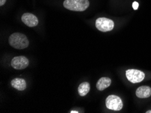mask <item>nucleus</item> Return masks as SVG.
<instances>
[{
    "label": "nucleus",
    "instance_id": "1",
    "mask_svg": "<svg viewBox=\"0 0 151 113\" xmlns=\"http://www.w3.org/2000/svg\"><path fill=\"white\" fill-rule=\"evenodd\" d=\"M9 43L15 49L23 50L28 47L29 41L25 35L20 33H14L9 37Z\"/></svg>",
    "mask_w": 151,
    "mask_h": 113
},
{
    "label": "nucleus",
    "instance_id": "2",
    "mask_svg": "<svg viewBox=\"0 0 151 113\" xmlns=\"http://www.w3.org/2000/svg\"><path fill=\"white\" fill-rule=\"evenodd\" d=\"M63 6L66 9L75 12H83L90 6L88 0H65Z\"/></svg>",
    "mask_w": 151,
    "mask_h": 113
},
{
    "label": "nucleus",
    "instance_id": "3",
    "mask_svg": "<svg viewBox=\"0 0 151 113\" xmlns=\"http://www.w3.org/2000/svg\"><path fill=\"white\" fill-rule=\"evenodd\" d=\"M96 27L102 32L111 31L114 29L115 23L113 20L107 18H98L96 20Z\"/></svg>",
    "mask_w": 151,
    "mask_h": 113
},
{
    "label": "nucleus",
    "instance_id": "4",
    "mask_svg": "<svg viewBox=\"0 0 151 113\" xmlns=\"http://www.w3.org/2000/svg\"><path fill=\"white\" fill-rule=\"evenodd\" d=\"M106 106L110 110L119 111L123 108V102L119 97L115 95H111L106 99Z\"/></svg>",
    "mask_w": 151,
    "mask_h": 113
},
{
    "label": "nucleus",
    "instance_id": "5",
    "mask_svg": "<svg viewBox=\"0 0 151 113\" xmlns=\"http://www.w3.org/2000/svg\"><path fill=\"white\" fill-rule=\"evenodd\" d=\"M127 79L132 83H137L142 81L145 77V74L142 71L137 69H129L125 72Z\"/></svg>",
    "mask_w": 151,
    "mask_h": 113
},
{
    "label": "nucleus",
    "instance_id": "6",
    "mask_svg": "<svg viewBox=\"0 0 151 113\" xmlns=\"http://www.w3.org/2000/svg\"><path fill=\"white\" fill-rule=\"evenodd\" d=\"M29 62L27 58L23 56H20L13 58L11 61V66L17 70H21V69L26 68L29 66Z\"/></svg>",
    "mask_w": 151,
    "mask_h": 113
},
{
    "label": "nucleus",
    "instance_id": "7",
    "mask_svg": "<svg viewBox=\"0 0 151 113\" xmlns=\"http://www.w3.org/2000/svg\"><path fill=\"white\" fill-rule=\"evenodd\" d=\"M21 20L24 24L29 27H36L39 23L37 18L31 13H24L22 16Z\"/></svg>",
    "mask_w": 151,
    "mask_h": 113
},
{
    "label": "nucleus",
    "instance_id": "8",
    "mask_svg": "<svg viewBox=\"0 0 151 113\" xmlns=\"http://www.w3.org/2000/svg\"><path fill=\"white\" fill-rule=\"evenodd\" d=\"M136 96L139 98H147L151 96V88L148 86H140L136 91Z\"/></svg>",
    "mask_w": 151,
    "mask_h": 113
},
{
    "label": "nucleus",
    "instance_id": "9",
    "mask_svg": "<svg viewBox=\"0 0 151 113\" xmlns=\"http://www.w3.org/2000/svg\"><path fill=\"white\" fill-rule=\"evenodd\" d=\"M11 85L14 88L17 89L18 91H23L27 87V83L25 80L23 79H20V78H17V79L12 80Z\"/></svg>",
    "mask_w": 151,
    "mask_h": 113
},
{
    "label": "nucleus",
    "instance_id": "10",
    "mask_svg": "<svg viewBox=\"0 0 151 113\" xmlns=\"http://www.w3.org/2000/svg\"><path fill=\"white\" fill-rule=\"evenodd\" d=\"M111 84V79L109 77H102L98 80L96 83V88L98 90L103 91Z\"/></svg>",
    "mask_w": 151,
    "mask_h": 113
},
{
    "label": "nucleus",
    "instance_id": "11",
    "mask_svg": "<svg viewBox=\"0 0 151 113\" xmlns=\"http://www.w3.org/2000/svg\"><path fill=\"white\" fill-rule=\"evenodd\" d=\"M90 90V85L88 82H83L79 85L78 87V93L81 96H85Z\"/></svg>",
    "mask_w": 151,
    "mask_h": 113
},
{
    "label": "nucleus",
    "instance_id": "12",
    "mask_svg": "<svg viewBox=\"0 0 151 113\" xmlns=\"http://www.w3.org/2000/svg\"><path fill=\"white\" fill-rule=\"evenodd\" d=\"M132 7H133V8L135 10H138V8L139 7V4L137 1H134V3L132 4Z\"/></svg>",
    "mask_w": 151,
    "mask_h": 113
},
{
    "label": "nucleus",
    "instance_id": "13",
    "mask_svg": "<svg viewBox=\"0 0 151 113\" xmlns=\"http://www.w3.org/2000/svg\"><path fill=\"white\" fill-rule=\"evenodd\" d=\"M6 0H0V6H2L4 5V4L6 3Z\"/></svg>",
    "mask_w": 151,
    "mask_h": 113
},
{
    "label": "nucleus",
    "instance_id": "14",
    "mask_svg": "<svg viewBox=\"0 0 151 113\" xmlns=\"http://www.w3.org/2000/svg\"><path fill=\"white\" fill-rule=\"evenodd\" d=\"M70 113H78L79 112H77V111H73H73H71V112H70Z\"/></svg>",
    "mask_w": 151,
    "mask_h": 113
},
{
    "label": "nucleus",
    "instance_id": "15",
    "mask_svg": "<svg viewBox=\"0 0 151 113\" xmlns=\"http://www.w3.org/2000/svg\"><path fill=\"white\" fill-rule=\"evenodd\" d=\"M146 113H151V110H148V111L146 112Z\"/></svg>",
    "mask_w": 151,
    "mask_h": 113
}]
</instances>
